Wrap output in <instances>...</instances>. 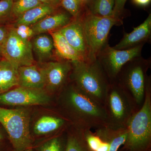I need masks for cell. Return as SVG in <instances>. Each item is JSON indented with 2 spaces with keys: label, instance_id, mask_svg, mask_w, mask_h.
<instances>
[{
  "label": "cell",
  "instance_id": "1",
  "mask_svg": "<svg viewBox=\"0 0 151 151\" xmlns=\"http://www.w3.org/2000/svg\"><path fill=\"white\" fill-rule=\"evenodd\" d=\"M65 87L62 89L63 103L74 121V127L91 130L107 126L104 106L81 92L73 83Z\"/></svg>",
  "mask_w": 151,
  "mask_h": 151
},
{
  "label": "cell",
  "instance_id": "30",
  "mask_svg": "<svg viewBox=\"0 0 151 151\" xmlns=\"http://www.w3.org/2000/svg\"><path fill=\"white\" fill-rule=\"evenodd\" d=\"M127 0H115L113 16L115 18L122 19L125 11V4Z\"/></svg>",
  "mask_w": 151,
  "mask_h": 151
},
{
  "label": "cell",
  "instance_id": "22",
  "mask_svg": "<svg viewBox=\"0 0 151 151\" xmlns=\"http://www.w3.org/2000/svg\"><path fill=\"white\" fill-rule=\"evenodd\" d=\"M115 0H88L86 6L90 13L103 17H114Z\"/></svg>",
  "mask_w": 151,
  "mask_h": 151
},
{
  "label": "cell",
  "instance_id": "29",
  "mask_svg": "<svg viewBox=\"0 0 151 151\" xmlns=\"http://www.w3.org/2000/svg\"><path fill=\"white\" fill-rule=\"evenodd\" d=\"M14 0L0 1V23H3L11 13Z\"/></svg>",
  "mask_w": 151,
  "mask_h": 151
},
{
  "label": "cell",
  "instance_id": "33",
  "mask_svg": "<svg viewBox=\"0 0 151 151\" xmlns=\"http://www.w3.org/2000/svg\"><path fill=\"white\" fill-rule=\"evenodd\" d=\"M110 149V145L108 143L103 141L100 147L96 151H109Z\"/></svg>",
  "mask_w": 151,
  "mask_h": 151
},
{
  "label": "cell",
  "instance_id": "11",
  "mask_svg": "<svg viewBox=\"0 0 151 151\" xmlns=\"http://www.w3.org/2000/svg\"><path fill=\"white\" fill-rule=\"evenodd\" d=\"M41 68L44 77L45 87L51 92H59L66 86L70 78L72 62L64 60L52 61Z\"/></svg>",
  "mask_w": 151,
  "mask_h": 151
},
{
  "label": "cell",
  "instance_id": "7",
  "mask_svg": "<svg viewBox=\"0 0 151 151\" xmlns=\"http://www.w3.org/2000/svg\"><path fill=\"white\" fill-rule=\"evenodd\" d=\"M151 65L150 58H135L122 67L115 81L132 96L139 109L145 100L147 72Z\"/></svg>",
  "mask_w": 151,
  "mask_h": 151
},
{
  "label": "cell",
  "instance_id": "36",
  "mask_svg": "<svg viewBox=\"0 0 151 151\" xmlns=\"http://www.w3.org/2000/svg\"><path fill=\"white\" fill-rule=\"evenodd\" d=\"M0 56L2 57V48L1 45H0Z\"/></svg>",
  "mask_w": 151,
  "mask_h": 151
},
{
  "label": "cell",
  "instance_id": "16",
  "mask_svg": "<svg viewBox=\"0 0 151 151\" xmlns=\"http://www.w3.org/2000/svg\"><path fill=\"white\" fill-rule=\"evenodd\" d=\"M102 141L110 145L109 151H118L125 144L128 135L127 127L121 129H112L104 126L95 129L94 132Z\"/></svg>",
  "mask_w": 151,
  "mask_h": 151
},
{
  "label": "cell",
  "instance_id": "13",
  "mask_svg": "<svg viewBox=\"0 0 151 151\" xmlns=\"http://www.w3.org/2000/svg\"><path fill=\"white\" fill-rule=\"evenodd\" d=\"M151 38V14L140 25L134 29L130 33H125L121 41L113 48L125 50L145 45L150 42Z\"/></svg>",
  "mask_w": 151,
  "mask_h": 151
},
{
  "label": "cell",
  "instance_id": "26",
  "mask_svg": "<svg viewBox=\"0 0 151 151\" xmlns=\"http://www.w3.org/2000/svg\"><path fill=\"white\" fill-rule=\"evenodd\" d=\"M61 138L55 137L45 141L37 147V151H64Z\"/></svg>",
  "mask_w": 151,
  "mask_h": 151
},
{
  "label": "cell",
  "instance_id": "35",
  "mask_svg": "<svg viewBox=\"0 0 151 151\" xmlns=\"http://www.w3.org/2000/svg\"><path fill=\"white\" fill-rule=\"evenodd\" d=\"M37 1L42 3V4H45L50 5L52 6V5L51 1H50V0H37Z\"/></svg>",
  "mask_w": 151,
  "mask_h": 151
},
{
  "label": "cell",
  "instance_id": "21",
  "mask_svg": "<svg viewBox=\"0 0 151 151\" xmlns=\"http://www.w3.org/2000/svg\"><path fill=\"white\" fill-rule=\"evenodd\" d=\"M31 42L32 50L40 60L51 57L52 50L54 48L53 40L51 36L44 34L37 35Z\"/></svg>",
  "mask_w": 151,
  "mask_h": 151
},
{
  "label": "cell",
  "instance_id": "4",
  "mask_svg": "<svg viewBox=\"0 0 151 151\" xmlns=\"http://www.w3.org/2000/svg\"><path fill=\"white\" fill-rule=\"evenodd\" d=\"M104 107L107 116L106 126L115 129L127 127L139 110L132 96L116 81L110 83Z\"/></svg>",
  "mask_w": 151,
  "mask_h": 151
},
{
  "label": "cell",
  "instance_id": "12",
  "mask_svg": "<svg viewBox=\"0 0 151 151\" xmlns=\"http://www.w3.org/2000/svg\"><path fill=\"white\" fill-rule=\"evenodd\" d=\"M68 43L81 55L84 61H89V51L83 29L81 13L68 24L59 30Z\"/></svg>",
  "mask_w": 151,
  "mask_h": 151
},
{
  "label": "cell",
  "instance_id": "38",
  "mask_svg": "<svg viewBox=\"0 0 151 151\" xmlns=\"http://www.w3.org/2000/svg\"><path fill=\"white\" fill-rule=\"evenodd\" d=\"M22 151H35L33 147L27 149V150H24Z\"/></svg>",
  "mask_w": 151,
  "mask_h": 151
},
{
  "label": "cell",
  "instance_id": "19",
  "mask_svg": "<svg viewBox=\"0 0 151 151\" xmlns=\"http://www.w3.org/2000/svg\"><path fill=\"white\" fill-rule=\"evenodd\" d=\"M18 86V69L4 58L0 59V94Z\"/></svg>",
  "mask_w": 151,
  "mask_h": 151
},
{
  "label": "cell",
  "instance_id": "37",
  "mask_svg": "<svg viewBox=\"0 0 151 151\" xmlns=\"http://www.w3.org/2000/svg\"><path fill=\"white\" fill-rule=\"evenodd\" d=\"M4 139V136H3V135H2V133H1V132H0V141H2Z\"/></svg>",
  "mask_w": 151,
  "mask_h": 151
},
{
  "label": "cell",
  "instance_id": "14",
  "mask_svg": "<svg viewBox=\"0 0 151 151\" xmlns=\"http://www.w3.org/2000/svg\"><path fill=\"white\" fill-rule=\"evenodd\" d=\"M18 86L32 89H44V77L41 67L35 64L18 68Z\"/></svg>",
  "mask_w": 151,
  "mask_h": 151
},
{
  "label": "cell",
  "instance_id": "23",
  "mask_svg": "<svg viewBox=\"0 0 151 151\" xmlns=\"http://www.w3.org/2000/svg\"><path fill=\"white\" fill-rule=\"evenodd\" d=\"M68 134L64 151H90L84 138V130L74 127Z\"/></svg>",
  "mask_w": 151,
  "mask_h": 151
},
{
  "label": "cell",
  "instance_id": "40",
  "mask_svg": "<svg viewBox=\"0 0 151 151\" xmlns=\"http://www.w3.org/2000/svg\"><path fill=\"white\" fill-rule=\"evenodd\" d=\"M3 57H2L0 56V59H1V58H2Z\"/></svg>",
  "mask_w": 151,
  "mask_h": 151
},
{
  "label": "cell",
  "instance_id": "28",
  "mask_svg": "<svg viewBox=\"0 0 151 151\" xmlns=\"http://www.w3.org/2000/svg\"><path fill=\"white\" fill-rule=\"evenodd\" d=\"M14 28L17 35L23 39L30 40L32 37L35 35L30 26L20 24L16 26Z\"/></svg>",
  "mask_w": 151,
  "mask_h": 151
},
{
  "label": "cell",
  "instance_id": "18",
  "mask_svg": "<svg viewBox=\"0 0 151 151\" xmlns=\"http://www.w3.org/2000/svg\"><path fill=\"white\" fill-rule=\"evenodd\" d=\"M68 121L65 118L51 116L40 117L36 122L33 131L36 135L42 136L63 129Z\"/></svg>",
  "mask_w": 151,
  "mask_h": 151
},
{
  "label": "cell",
  "instance_id": "6",
  "mask_svg": "<svg viewBox=\"0 0 151 151\" xmlns=\"http://www.w3.org/2000/svg\"><path fill=\"white\" fill-rule=\"evenodd\" d=\"M30 119L29 112L27 109L0 107V123L8 135L14 151H22L32 147Z\"/></svg>",
  "mask_w": 151,
  "mask_h": 151
},
{
  "label": "cell",
  "instance_id": "17",
  "mask_svg": "<svg viewBox=\"0 0 151 151\" xmlns=\"http://www.w3.org/2000/svg\"><path fill=\"white\" fill-rule=\"evenodd\" d=\"M53 40L56 55L60 60L73 62L84 61L80 54L68 43L64 37L58 30L50 32Z\"/></svg>",
  "mask_w": 151,
  "mask_h": 151
},
{
  "label": "cell",
  "instance_id": "2",
  "mask_svg": "<svg viewBox=\"0 0 151 151\" xmlns=\"http://www.w3.org/2000/svg\"><path fill=\"white\" fill-rule=\"evenodd\" d=\"M70 76L80 91L104 106L110 80L97 59L72 62Z\"/></svg>",
  "mask_w": 151,
  "mask_h": 151
},
{
  "label": "cell",
  "instance_id": "10",
  "mask_svg": "<svg viewBox=\"0 0 151 151\" xmlns=\"http://www.w3.org/2000/svg\"><path fill=\"white\" fill-rule=\"evenodd\" d=\"M50 97L44 89H32L19 86L0 94V103L12 106L45 105Z\"/></svg>",
  "mask_w": 151,
  "mask_h": 151
},
{
  "label": "cell",
  "instance_id": "15",
  "mask_svg": "<svg viewBox=\"0 0 151 151\" xmlns=\"http://www.w3.org/2000/svg\"><path fill=\"white\" fill-rule=\"evenodd\" d=\"M50 15L31 26L35 35L58 30L69 23L73 18L69 13L63 12Z\"/></svg>",
  "mask_w": 151,
  "mask_h": 151
},
{
  "label": "cell",
  "instance_id": "25",
  "mask_svg": "<svg viewBox=\"0 0 151 151\" xmlns=\"http://www.w3.org/2000/svg\"><path fill=\"white\" fill-rule=\"evenodd\" d=\"M60 5L73 18H76L80 14L86 5L80 0H61Z\"/></svg>",
  "mask_w": 151,
  "mask_h": 151
},
{
  "label": "cell",
  "instance_id": "39",
  "mask_svg": "<svg viewBox=\"0 0 151 151\" xmlns=\"http://www.w3.org/2000/svg\"><path fill=\"white\" fill-rule=\"evenodd\" d=\"M1 141H0V147H1Z\"/></svg>",
  "mask_w": 151,
  "mask_h": 151
},
{
  "label": "cell",
  "instance_id": "20",
  "mask_svg": "<svg viewBox=\"0 0 151 151\" xmlns=\"http://www.w3.org/2000/svg\"><path fill=\"white\" fill-rule=\"evenodd\" d=\"M54 9L53 6L45 4L31 9L17 17L15 23V26L20 24L31 26L51 14L54 12Z\"/></svg>",
  "mask_w": 151,
  "mask_h": 151
},
{
  "label": "cell",
  "instance_id": "9",
  "mask_svg": "<svg viewBox=\"0 0 151 151\" xmlns=\"http://www.w3.org/2000/svg\"><path fill=\"white\" fill-rule=\"evenodd\" d=\"M2 48L3 58L17 69L35 64L32 42L19 36L14 27L9 28L7 36Z\"/></svg>",
  "mask_w": 151,
  "mask_h": 151
},
{
  "label": "cell",
  "instance_id": "3",
  "mask_svg": "<svg viewBox=\"0 0 151 151\" xmlns=\"http://www.w3.org/2000/svg\"><path fill=\"white\" fill-rule=\"evenodd\" d=\"M128 135L124 145L126 151H149L151 143V77L146 79L145 100L142 107L127 125Z\"/></svg>",
  "mask_w": 151,
  "mask_h": 151
},
{
  "label": "cell",
  "instance_id": "27",
  "mask_svg": "<svg viewBox=\"0 0 151 151\" xmlns=\"http://www.w3.org/2000/svg\"><path fill=\"white\" fill-rule=\"evenodd\" d=\"M84 138L88 148L90 151H96L100 147L103 141L91 129L84 130Z\"/></svg>",
  "mask_w": 151,
  "mask_h": 151
},
{
  "label": "cell",
  "instance_id": "24",
  "mask_svg": "<svg viewBox=\"0 0 151 151\" xmlns=\"http://www.w3.org/2000/svg\"><path fill=\"white\" fill-rule=\"evenodd\" d=\"M43 4L37 0H16L14 1L11 13L18 17L31 9Z\"/></svg>",
  "mask_w": 151,
  "mask_h": 151
},
{
  "label": "cell",
  "instance_id": "32",
  "mask_svg": "<svg viewBox=\"0 0 151 151\" xmlns=\"http://www.w3.org/2000/svg\"><path fill=\"white\" fill-rule=\"evenodd\" d=\"M132 1L136 5L144 7L150 4L151 0H132Z\"/></svg>",
  "mask_w": 151,
  "mask_h": 151
},
{
  "label": "cell",
  "instance_id": "34",
  "mask_svg": "<svg viewBox=\"0 0 151 151\" xmlns=\"http://www.w3.org/2000/svg\"><path fill=\"white\" fill-rule=\"evenodd\" d=\"M52 5L53 7L57 6L60 5L61 0H50Z\"/></svg>",
  "mask_w": 151,
  "mask_h": 151
},
{
  "label": "cell",
  "instance_id": "5",
  "mask_svg": "<svg viewBox=\"0 0 151 151\" xmlns=\"http://www.w3.org/2000/svg\"><path fill=\"white\" fill-rule=\"evenodd\" d=\"M81 20L89 51L88 61H94L108 44L110 31L114 26L123 24L122 19L103 17L90 13L85 5L81 12Z\"/></svg>",
  "mask_w": 151,
  "mask_h": 151
},
{
  "label": "cell",
  "instance_id": "31",
  "mask_svg": "<svg viewBox=\"0 0 151 151\" xmlns=\"http://www.w3.org/2000/svg\"><path fill=\"white\" fill-rule=\"evenodd\" d=\"M2 23H0V45L1 46L6 38L9 30V28L3 25Z\"/></svg>",
  "mask_w": 151,
  "mask_h": 151
},
{
  "label": "cell",
  "instance_id": "41",
  "mask_svg": "<svg viewBox=\"0 0 151 151\" xmlns=\"http://www.w3.org/2000/svg\"></svg>",
  "mask_w": 151,
  "mask_h": 151
},
{
  "label": "cell",
  "instance_id": "8",
  "mask_svg": "<svg viewBox=\"0 0 151 151\" xmlns=\"http://www.w3.org/2000/svg\"><path fill=\"white\" fill-rule=\"evenodd\" d=\"M144 45L133 48L117 50L108 44L98 54L97 60L108 76L110 82L116 81L122 67L135 58L142 56Z\"/></svg>",
  "mask_w": 151,
  "mask_h": 151
}]
</instances>
